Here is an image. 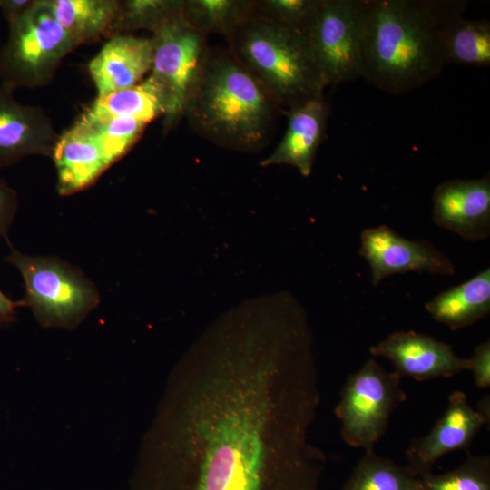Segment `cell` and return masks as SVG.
<instances>
[{"label": "cell", "instance_id": "277c9868", "mask_svg": "<svg viewBox=\"0 0 490 490\" xmlns=\"http://www.w3.org/2000/svg\"><path fill=\"white\" fill-rule=\"evenodd\" d=\"M239 63L289 110L323 97L327 86L304 34L260 9L230 34Z\"/></svg>", "mask_w": 490, "mask_h": 490}, {"label": "cell", "instance_id": "484cf974", "mask_svg": "<svg viewBox=\"0 0 490 490\" xmlns=\"http://www.w3.org/2000/svg\"><path fill=\"white\" fill-rule=\"evenodd\" d=\"M317 5L318 0H267L259 5L277 21L304 34Z\"/></svg>", "mask_w": 490, "mask_h": 490}, {"label": "cell", "instance_id": "e0dca14e", "mask_svg": "<svg viewBox=\"0 0 490 490\" xmlns=\"http://www.w3.org/2000/svg\"><path fill=\"white\" fill-rule=\"evenodd\" d=\"M52 157L61 195L90 186L113 163L96 139L77 124L58 137Z\"/></svg>", "mask_w": 490, "mask_h": 490}, {"label": "cell", "instance_id": "30bf717a", "mask_svg": "<svg viewBox=\"0 0 490 490\" xmlns=\"http://www.w3.org/2000/svg\"><path fill=\"white\" fill-rule=\"evenodd\" d=\"M359 254L369 265L374 286L390 276L410 271L456 274L450 258L430 241L408 240L387 225L362 230Z\"/></svg>", "mask_w": 490, "mask_h": 490}, {"label": "cell", "instance_id": "2e32d148", "mask_svg": "<svg viewBox=\"0 0 490 490\" xmlns=\"http://www.w3.org/2000/svg\"><path fill=\"white\" fill-rule=\"evenodd\" d=\"M287 130L273 152L260 165L287 164L309 176L323 139L328 114L323 97L309 100L288 112Z\"/></svg>", "mask_w": 490, "mask_h": 490}, {"label": "cell", "instance_id": "ffe728a7", "mask_svg": "<svg viewBox=\"0 0 490 490\" xmlns=\"http://www.w3.org/2000/svg\"><path fill=\"white\" fill-rule=\"evenodd\" d=\"M56 21L79 45L118 25L122 4L114 0H44Z\"/></svg>", "mask_w": 490, "mask_h": 490}, {"label": "cell", "instance_id": "5b68a950", "mask_svg": "<svg viewBox=\"0 0 490 490\" xmlns=\"http://www.w3.org/2000/svg\"><path fill=\"white\" fill-rule=\"evenodd\" d=\"M76 46L44 0L32 1L9 23L8 37L0 49L1 84L13 91L46 84Z\"/></svg>", "mask_w": 490, "mask_h": 490}, {"label": "cell", "instance_id": "ba28073f", "mask_svg": "<svg viewBox=\"0 0 490 490\" xmlns=\"http://www.w3.org/2000/svg\"><path fill=\"white\" fill-rule=\"evenodd\" d=\"M153 54L148 78L158 89L164 115L172 120L184 111L203 60V33L183 14V1L165 13L151 28Z\"/></svg>", "mask_w": 490, "mask_h": 490}, {"label": "cell", "instance_id": "7a4b0ae2", "mask_svg": "<svg viewBox=\"0 0 490 490\" xmlns=\"http://www.w3.org/2000/svg\"><path fill=\"white\" fill-rule=\"evenodd\" d=\"M446 4L368 0L360 77L393 94L436 78L446 65L438 36Z\"/></svg>", "mask_w": 490, "mask_h": 490}, {"label": "cell", "instance_id": "83f0119b", "mask_svg": "<svg viewBox=\"0 0 490 490\" xmlns=\"http://www.w3.org/2000/svg\"><path fill=\"white\" fill-rule=\"evenodd\" d=\"M466 370L472 373L475 386L481 389L490 387V341L478 344L472 356L466 358Z\"/></svg>", "mask_w": 490, "mask_h": 490}, {"label": "cell", "instance_id": "cb8c5ba5", "mask_svg": "<svg viewBox=\"0 0 490 490\" xmlns=\"http://www.w3.org/2000/svg\"><path fill=\"white\" fill-rule=\"evenodd\" d=\"M422 490H490V457L467 453L457 467L420 477Z\"/></svg>", "mask_w": 490, "mask_h": 490}, {"label": "cell", "instance_id": "4dcf8cb0", "mask_svg": "<svg viewBox=\"0 0 490 490\" xmlns=\"http://www.w3.org/2000/svg\"><path fill=\"white\" fill-rule=\"evenodd\" d=\"M20 303L12 301L0 290V325L7 324L15 318V309Z\"/></svg>", "mask_w": 490, "mask_h": 490}, {"label": "cell", "instance_id": "d4e9b609", "mask_svg": "<svg viewBox=\"0 0 490 490\" xmlns=\"http://www.w3.org/2000/svg\"><path fill=\"white\" fill-rule=\"evenodd\" d=\"M75 124L87 130L114 162L131 148L147 122L132 118H111L89 124Z\"/></svg>", "mask_w": 490, "mask_h": 490}, {"label": "cell", "instance_id": "f1b7e54d", "mask_svg": "<svg viewBox=\"0 0 490 490\" xmlns=\"http://www.w3.org/2000/svg\"><path fill=\"white\" fill-rule=\"evenodd\" d=\"M17 209L16 192L0 178V236L7 237V230Z\"/></svg>", "mask_w": 490, "mask_h": 490}, {"label": "cell", "instance_id": "f546056e", "mask_svg": "<svg viewBox=\"0 0 490 490\" xmlns=\"http://www.w3.org/2000/svg\"><path fill=\"white\" fill-rule=\"evenodd\" d=\"M32 3L29 0H0V9L5 18L11 23Z\"/></svg>", "mask_w": 490, "mask_h": 490}, {"label": "cell", "instance_id": "3957f363", "mask_svg": "<svg viewBox=\"0 0 490 490\" xmlns=\"http://www.w3.org/2000/svg\"><path fill=\"white\" fill-rule=\"evenodd\" d=\"M278 106L263 84L237 60L213 54L204 55L184 111L209 139L246 151L266 142Z\"/></svg>", "mask_w": 490, "mask_h": 490}, {"label": "cell", "instance_id": "52a82bcc", "mask_svg": "<svg viewBox=\"0 0 490 490\" xmlns=\"http://www.w3.org/2000/svg\"><path fill=\"white\" fill-rule=\"evenodd\" d=\"M401 379L375 358H368L348 377L335 407L340 436L348 446L374 450L386 434L393 412L407 400Z\"/></svg>", "mask_w": 490, "mask_h": 490}, {"label": "cell", "instance_id": "6da1fadb", "mask_svg": "<svg viewBox=\"0 0 490 490\" xmlns=\"http://www.w3.org/2000/svg\"><path fill=\"white\" fill-rule=\"evenodd\" d=\"M315 415L279 379L215 368L175 385L146 433L134 490H318Z\"/></svg>", "mask_w": 490, "mask_h": 490}, {"label": "cell", "instance_id": "ac0fdd59", "mask_svg": "<svg viewBox=\"0 0 490 490\" xmlns=\"http://www.w3.org/2000/svg\"><path fill=\"white\" fill-rule=\"evenodd\" d=\"M464 1H447L438 26L439 43L446 64L489 66L490 23L466 19Z\"/></svg>", "mask_w": 490, "mask_h": 490}, {"label": "cell", "instance_id": "7c38bea8", "mask_svg": "<svg viewBox=\"0 0 490 490\" xmlns=\"http://www.w3.org/2000/svg\"><path fill=\"white\" fill-rule=\"evenodd\" d=\"M369 351L388 359L401 377L417 381L452 377L466 370V358L458 357L451 345L413 330L391 333Z\"/></svg>", "mask_w": 490, "mask_h": 490}, {"label": "cell", "instance_id": "7402d4cb", "mask_svg": "<svg viewBox=\"0 0 490 490\" xmlns=\"http://www.w3.org/2000/svg\"><path fill=\"white\" fill-rule=\"evenodd\" d=\"M342 490H422V485L407 466L371 450L364 451Z\"/></svg>", "mask_w": 490, "mask_h": 490}, {"label": "cell", "instance_id": "44dd1931", "mask_svg": "<svg viewBox=\"0 0 490 490\" xmlns=\"http://www.w3.org/2000/svg\"><path fill=\"white\" fill-rule=\"evenodd\" d=\"M160 114H164L162 97L147 77L132 87L97 96L76 122L89 124L111 118H132L148 123Z\"/></svg>", "mask_w": 490, "mask_h": 490}, {"label": "cell", "instance_id": "9c48e42d", "mask_svg": "<svg viewBox=\"0 0 490 490\" xmlns=\"http://www.w3.org/2000/svg\"><path fill=\"white\" fill-rule=\"evenodd\" d=\"M368 0H318L306 36L326 85L360 77Z\"/></svg>", "mask_w": 490, "mask_h": 490}, {"label": "cell", "instance_id": "1f68e13d", "mask_svg": "<svg viewBox=\"0 0 490 490\" xmlns=\"http://www.w3.org/2000/svg\"><path fill=\"white\" fill-rule=\"evenodd\" d=\"M476 409L488 420H490V398L489 395L485 396L478 402Z\"/></svg>", "mask_w": 490, "mask_h": 490}, {"label": "cell", "instance_id": "4fadbf2b", "mask_svg": "<svg viewBox=\"0 0 490 490\" xmlns=\"http://www.w3.org/2000/svg\"><path fill=\"white\" fill-rule=\"evenodd\" d=\"M433 220L467 241L490 234V178L449 180L433 195Z\"/></svg>", "mask_w": 490, "mask_h": 490}, {"label": "cell", "instance_id": "8992f818", "mask_svg": "<svg viewBox=\"0 0 490 490\" xmlns=\"http://www.w3.org/2000/svg\"><path fill=\"white\" fill-rule=\"evenodd\" d=\"M6 260L19 270L24 282L20 305L30 307L45 328H74L100 301L95 286L64 260L15 250Z\"/></svg>", "mask_w": 490, "mask_h": 490}, {"label": "cell", "instance_id": "d6986e66", "mask_svg": "<svg viewBox=\"0 0 490 490\" xmlns=\"http://www.w3.org/2000/svg\"><path fill=\"white\" fill-rule=\"evenodd\" d=\"M425 308L435 320L452 330L474 325L490 312V269L439 293Z\"/></svg>", "mask_w": 490, "mask_h": 490}, {"label": "cell", "instance_id": "8fae6325", "mask_svg": "<svg viewBox=\"0 0 490 490\" xmlns=\"http://www.w3.org/2000/svg\"><path fill=\"white\" fill-rule=\"evenodd\" d=\"M466 395L455 391L442 416L424 436L414 438L406 450L407 469L416 476L432 472L434 465L446 455L467 450L482 426L488 424Z\"/></svg>", "mask_w": 490, "mask_h": 490}, {"label": "cell", "instance_id": "603a6c76", "mask_svg": "<svg viewBox=\"0 0 490 490\" xmlns=\"http://www.w3.org/2000/svg\"><path fill=\"white\" fill-rule=\"evenodd\" d=\"M251 4L235 0L183 1V14L201 33L230 35L250 12Z\"/></svg>", "mask_w": 490, "mask_h": 490}, {"label": "cell", "instance_id": "9a60e30c", "mask_svg": "<svg viewBox=\"0 0 490 490\" xmlns=\"http://www.w3.org/2000/svg\"><path fill=\"white\" fill-rule=\"evenodd\" d=\"M152 38L116 35L90 61L88 70L98 96L138 83L151 69Z\"/></svg>", "mask_w": 490, "mask_h": 490}, {"label": "cell", "instance_id": "4316f807", "mask_svg": "<svg viewBox=\"0 0 490 490\" xmlns=\"http://www.w3.org/2000/svg\"><path fill=\"white\" fill-rule=\"evenodd\" d=\"M178 1L132 0L122 4L118 25L151 29Z\"/></svg>", "mask_w": 490, "mask_h": 490}, {"label": "cell", "instance_id": "5bb4252c", "mask_svg": "<svg viewBox=\"0 0 490 490\" xmlns=\"http://www.w3.org/2000/svg\"><path fill=\"white\" fill-rule=\"evenodd\" d=\"M13 93L0 84V169L31 155L52 156L59 137L42 109L19 103Z\"/></svg>", "mask_w": 490, "mask_h": 490}]
</instances>
